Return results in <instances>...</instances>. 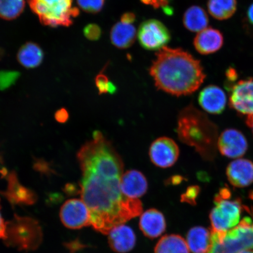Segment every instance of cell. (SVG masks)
I'll use <instances>...</instances> for the list:
<instances>
[{
	"mask_svg": "<svg viewBox=\"0 0 253 253\" xmlns=\"http://www.w3.org/2000/svg\"><path fill=\"white\" fill-rule=\"evenodd\" d=\"M150 72L158 89L176 96L195 92L206 78L199 60L182 49L167 46L156 53Z\"/></svg>",
	"mask_w": 253,
	"mask_h": 253,
	"instance_id": "cell-2",
	"label": "cell"
},
{
	"mask_svg": "<svg viewBox=\"0 0 253 253\" xmlns=\"http://www.w3.org/2000/svg\"><path fill=\"white\" fill-rule=\"evenodd\" d=\"M246 24L253 31V4L250 6L246 14Z\"/></svg>",
	"mask_w": 253,
	"mask_h": 253,
	"instance_id": "cell-36",
	"label": "cell"
},
{
	"mask_svg": "<svg viewBox=\"0 0 253 253\" xmlns=\"http://www.w3.org/2000/svg\"><path fill=\"white\" fill-rule=\"evenodd\" d=\"M211 232V245L207 253H240L253 248V221L249 217L227 232Z\"/></svg>",
	"mask_w": 253,
	"mask_h": 253,
	"instance_id": "cell-4",
	"label": "cell"
},
{
	"mask_svg": "<svg viewBox=\"0 0 253 253\" xmlns=\"http://www.w3.org/2000/svg\"><path fill=\"white\" fill-rule=\"evenodd\" d=\"M226 77L230 82H233L237 80L238 75L236 71L233 68H229L226 72Z\"/></svg>",
	"mask_w": 253,
	"mask_h": 253,
	"instance_id": "cell-37",
	"label": "cell"
},
{
	"mask_svg": "<svg viewBox=\"0 0 253 253\" xmlns=\"http://www.w3.org/2000/svg\"><path fill=\"white\" fill-rule=\"evenodd\" d=\"M218 150L223 156L230 158L243 157L248 149V143L242 132L233 128L221 132L217 142Z\"/></svg>",
	"mask_w": 253,
	"mask_h": 253,
	"instance_id": "cell-12",
	"label": "cell"
},
{
	"mask_svg": "<svg viewBox=\"0 0 253 253\" xmlns=\"http://www.w3.org/2000/svg\"><path fill=\"white\" fill-rule=\"evenodd\" d=\"M6 194L11 201L15 202L30 204L33 203L34 200L33 193L18 182L14 173H10L8 177V188Z\"/></svg>",
	"mask_w": 253,
	"mask_h": 253,
	"instance_id": "cell-25",
	"label": "cell"
},
{
	"mask_svg": "<svg viewBox=\"0 0 253 253\" xmlns=\"http://www.w3.org/2000/svg\"><path fill=\"white\" fill-rule=\"evenodd\" d=\"M199 192H200V188L199 186H190L185 193L182 195V201L187 202L191 205L195 204Z\"/></svg>",
	"mask_w": 253,
	"mask_h": 253,
	"instance_id": "cell-31",
	"label": "cell"
},
{
	"mask_svg": "<svg viewBox=\"0 0 253 253\" xmlns=\"http://www.w3.org/2000/svg\"><path fill=\"white\" fill-rule=\"evenodd\" d=\"M187 244L192 253H207L211 245V232L204 227H193L188 233Z\"/></svg>",
	"mask_w": 253,
	"mask_h": 253,
	"instance_id": "cell-21",
	"label": "cell"
},
{
	"mask_svg": "<svg viewBox=\"0 0 253 253\" xmlns=\"http://www.w3.org/2000/svg\"><path fill=\"white\" fill-rule=\"evenodd\" d=\"M218 193L214 198V207L211 211V230L227 232L240 222L241 205L239 201H231Z\"/></svg>",
	"mask_w": 253,
	"mask_h": 253,
	"instance_id": "cell-6",
	"label": "cell"
},
{
	"mask_svg": "<svg viewBox=\"0 0 253 253\" xmlns=\"http://www.w3.org/2000/svg\"><path fill=\"white\" fill-rule=\"evenodd\" d=\"M140 227L142 232L148 238H157L165 232V217L161 211L155 209H151L142 214Z\"/></svg>",
	"mask_w": 253,
	"mask_h": 253,
	"instance_id": "cell-18",
	"label": "cell"
},
{
	"mask_svg": "<svg viewBox=\"0 0 253 253\" xmlns=\"http://www.w3.org/2000/svg\"><path fill=\"white\" fill-rule=\"evenodd\" d=\"M179 149L171 138H158L151 144L149 156L151 162L161 169L172 167L178 160Z\"/></svg>",
	"mask_w": 253,
	"mask_h": 253,
	"instance_id": "cell-10",
	"label": "cell"
},
{
	"mask_svg": "<svg viewBox=\"0 0 253 253\" xmlns=\"http://www.w3.org/2000/svg\"><path fill=\"white\" fill-rule=\"evenodd\" d=\"M7 224L3 219L1 211H0V239H7Z\"/></svg>",
	"mask_w": 253,
	"mask_h": 253,
	"instance_id": "cell-35",
	"label": "cell"
},
{
	"mask_svg": "<svg viewBox=\"0 0 253 253\" xmlns=\"http://www.w3.org/2000/svg\"><path fill=\"white\" fill-rule=\"evenodd\" d=\"M177 132L183 143L195 148L204 159L213 158L217 135L216 126L204 113L191 104L179 113Z\"/></svg>",
	"mask_w": 253,
	"mask_h": 253,
	"instance_id": "cell-3",
	"label": "cell"
},
{
	"mask_svg": "<svg viewBox=\"0 0 253 253\" xmlns=\"http://www.w3.org/2000/svg\"><path fill=\"white\" fill-rule=\"evenodd\" d=\"M43 56L42 48L37 43L32 42L24 44L17 53L18 62L27 69L39 66L43 61Z\"/></svg>",
	"mask_w": 253,
	"mask_h": 253,
	"instance_id": "cell-20",
	"label": "cell"
},
{
	"mask_svg": "<svg viewBox=\"0 0 253 253\" xmlns=\"http://www.w3.org/2000/svg\"><path fill=\"white\" fill-rule=\"evenodd\" d=\"M222 34L219 30L209 27L199 32L194 41L196 50L202 55L216 52L223 46Z\"/></svg>",
	"mask_w": 253,
	"mask_h": 253,
	"instance_id": "cell-16",
	"label": "cell"
},
{
	"mask_svg": "<svg viewBox=\"0 0 253 253\" xmlns=\"http://www.w3.org/2000/svg\"><path fill=\"white\" fill-rule=\"evenodd\" d=\"M155 253H190L187 243L181 236L166 235L161 238L155 248Z\"/></svg>",
	"mask_w": 253,
	"mask_h": 253,
	"instance_id": "cell-23",
	"label": "cell"
},
{
	"mask_svg": "<svg viewBox=\"0 0 253 253\" xmlns=\"http://www.w3.org/2000/svg\"><path fill=\"white\" fill-rule=\"evenodd\" d=\"M82 10L90 14H97L103 9L105 0H77Z\"/></svg>",
	"mask_w": 253,
	"mask_h": 253,
	"instance_id": "cell-27",
	"label": "cell"
},
{
	"mask_svg": "<svg viewBox=\"0 0 253 253\" xmlns=\"http://www.w3.org/2000/svg\"><path fill=\"white\" fill-rule=\"evenodd\" d=\"M96 85L99 90V94L110 93L113 94L116 90V87L109 80L106 75L100 73L96 78Z\"/></svg>",
	"mask_w": 253,
	"mask_h": 253,
	"instance_id": "cell-29",
	"label": "cell"
},
{
	"mask_svg": "<svg viewBox=\"0 0 253 253\" xmlns=\"http://www.w3.org/2000/svg\"><path fill=\"white\" fill-rule=\"evenodd\" d=\"M136 237L133 230L129 226L119 225L109 233V243L114 252L126 253L134 248Z\"/></svg>",
	"mask_w": 253,
	"mask_h": 253,
	"instance_id": "cell-17",
	"label": "cell"
},
{
	"mask_svg": "<svg viewBox=\"0 0 253 253\" xmlns=\"http://www.w3.org/2000/svg\"><path fill=\"white\" fill-rule=\"evenodd\" d=\"M199 103L206 112L219 115L225 109L227 97L221 88L215 85H210L199 93Z\"/></svg>",
	"mask_w": 253,
	"mask_h": 253,
	"instance_id": "cell-14",
	"label": "cell"
},
{
	"mask_svg": "<svg viewBox=\"0 0 253 253\" xmlns=\"http://www.w3.org/2000/svg\"><path fill=\"white\" fill-rule=\"evenodd\" d=\"M137 36L135 28L132 24L116 23L110 31V40L113 45L120 49L130 47Z\"/></svg>",
	"mask_w": 253,
	"mask_h": 253,
	"instance_id": "cell-19",
	"label": "cell"
},
{
	"mask_svg": "<svg viewBox=\"0 0 253 253\" xmlns=\"http://www.w3.org/2000/svg\"><path fill=\"white\" fill-rule=\"evenodd\" d=\"M183 23L186 29L194 33H199L207 28L209 17L203 8L194 5L185 11Z\"/></svg>",
	"mask_w": 253,
	"mask_h": 253,
	"instance_id": "cell-22",
	"label": "cell"
},
{
	"mask_svg": "<svg viewBox=\"0 0 253 253\" xmlns=\"http://www.w3.org/2000/svg\"><path fill=\"white\" fill-rule=\"evenodd\" d=\"M84 37L88 40L97 41L102 35V30L96 24H89L84 27Z\"/></svg>",
	"mask_w": 253,
	"mask_h": 253,
	"instance_id": "cell-30",
	"label": "cell"
},
{
	"mask_svg": "<svg viewBox=\"0 0 253 253\" xmlns=\"http://www.w3.org/2000/svg\"><path fill=\"white\" fill-rule=\"evenodd\" d=\"M78 159L82 171V199L95 230L107 235L114 227L142 213L141 202L122 192L124 163L102 132H93L92 139L79 151Z\"/></svg>",
	"mask_w": 253,
	"mask_h": 253,
	"instance_id": "cell-1",
	"label": "cell"
},
{
	"mask_svg": "<svg viewBox=\"0 0 253 253\" xmlns=\"http://www.w3.org/2000/svg\"><path fill=\"white\" fill-rule=\"evenodd\" d=\"M139 42L142 47L149 50H159L170 40V34L166 25L155 19L145 21L137 32Z\"/></svg>",
	"mask_w": 253,
	"mask_h": 253,
	"instance_id": "cell-7",
	"label": "cell"
},
{
	"mask_svg": "<svg viewBox=\"0 0 253 253\" xmlns=\"http://www.w3.org/2000/svg\"><path fill=\"white\" fill-rule=\"evenodd\" d=\"M249 198L253 201V191L249 193Z\"/></svg>",
	"mask_w": 253,
	"mask_h": 253,
	"instance_id": "cell-39",
	"label": "cell"
},
{
	"mask_svg": "<svg viewBox=\"0 0 253 253\" xmlns=\"http://www.w3.org/2000/svg\"><path fill=\"white\" fill-rule=\"evenodd\" d=\"M141 1L145 4L152 5L155 8L162 7L164 9L169 7V0H141Z\"/></svg>",
	"mask_w": 253,
	"mask_h": 253,
	"instance_id": "cell-32",
	"label": "cell"
},
{
	"mask_svg": "<svg viewBox=\"0 0 253 253\" xmlns=\"http://www.w3.org/2000/svg\"><path fill=\"white\" fill-rule=\"evenodd\" d=\"M25 7V0H0V18L15 20L23 13Z\"/></svg>",
	"mask_w": 253,
	"mask_h": 253,
	"instance_id": "cell-26",
	"label": "cell"
},
{
	"mask_svg": "<svg viewBox=\"0 0 253 253\" xmlns=\"http://www.w3.org/2000/svg\"><path fill=\"white\" fill-rule=\"evenodd\" d=\"M41 24L50 27H69L79 14L73 0H28Z\"/></svg>",
	"mask_w": 253,
	"mask_h": 253,
	"instance_id": "cell-5",
	"label": "cell"
},
{
	"mask_svg": "<svg viewBox=\"0 0 253 253\" xmlns=\"http://www.w3.org/2000/svg\"><path fill=\"white\" fill-rule=\"evenodd\" d=\"M229 181L237 188H245L253 182V162L247 159L233 161L226 169Z\"/></svg>",
	"mask_w": 253,
	"mask_h": 253,
	"instance_id": "cell-13",
	"label": "cell"
},
{
	"mask_svg": "<svg viewBox=\"0 0 253 253\" xmlns=\"http://www.w3.org/2000/svg\"><path fill=\"white\" fill-rule=\"evenodd\" d=\"M60 217L68 229H79L91 225L89 210L82 199H72L66 201L62 206Z\"/></svg>",
	"mask_w": 253,
	"mask_h": 253,
	"instance_id": "cell-9",
	"label": "cell"
},
{
	"mask_svg": "<svg viewBox=\"0 0 253 253\" xmlns=\"http://www.w3.org/2000/svg\"><path fill=\"white\" fill-rule=\"evenodd\" d=\"M236 0H208L210 14L218 20H226L232 17L237 10Z\"/></svg>",
	"mask_w": 253,
	"mask_h": 253,
	"instance_id": "cell-24",
	"label": "cell"
},
{
	"mask_svg": "<svg viewBox=\"0 0 253 253\" xmlns=\"http://www.w3.org/2000/svg\"><path fill=\"white\" fill-rule=\"evenodd\" d=\"M55 118L57 121L59 123L66 122L69 118V115L67 111L65 109L59 110L55 114Z\"/></svg>",
	"mask_w": 253,
	"mask_h": 253,
	"instance_id": "cell-34",
	"label": "cell"
},
{
	"mask_svg": "<svg viewBox=\"0 0 253 253\" xmlns=\"http://www.w3.org/2000/svg\"><path fill=\"white\" fill-rule=\"evenodd\" d=\"M7 239H10L15 246L24 249L34 248L39 242L33 236L41 239V230L33 220L18 217L7 227ZM6 239V240H7Z\"/></svg>",
	"mask_w": 253,
	"mask_h": 253,
	"instance_id": "cell-8",
	"label": "cell"
},
{
	"mask_svg": "<svg viewBox=\"0 0 253 253\" xmlns=\"http://www.w3.org/2000/svg\"><path fill=\"white\" fill-rule=\"evenodd\" d=\"M20 76V73L17 71H0V90L7 89L13 85Z\"/></svg>",
	"mask_w": 253,
	"mask_h": 253,
	"instance_id": "cell-28",
	"label": "cell"
},
{
	"mask_svg": "<svg viewBox=\"0 0 253 253\" xmlns=\"http://www.w3.org/2000/svg\"><path fill=\"white\" fill-rule=\"evenodd\" d=\"M136 20V16L133 12H128L123 14L121 17L122 23L132 24Z\"/></svg>",
	"mask_w": 253,
	"mask_h": 253,
	"instance_id": "cell-33",
	"label": "cell"
},
{
	"mask_svg": "<svg viewBox=\"0 0 253 253\" xmlns=\"http://www.w3.org/2000/svg\"><path fill=\"white\" fill-rule=\"evenodd\" d=\"M229 86L230 106L243 115L253 114V79L239 81Z\"/></svg>",
	"mask_w": 253,
	"mask_h": 253,
	"instance_id": "cell-11",
	"label": "cell"
},
{
	"mask_svg": "<svg viewBox=\"0 0 253 253\" xmlns=\"http://www.w3.org/2000/svg\"><path fill=\"white\" fill-rule=\"evenodd\" d=\"M246 123L247 125L251 128L252 129L253 134V114L252 115H248V118H246Z\"/></svg>",
	"mask_w": 253,
	"mask_h": 253,
	"instance_id": "cell-38",
	"label": "cell"
},
{
	"mask_svg": "<svg viewBox=\"0 0 253 253\" xmlns=\"http://www.w3.org/2000/svg\"><path fill=\"white\" fill-rule=\"evenodd\" d=\"M240 253H253V251H251V250H248V251H245Z\"/></svg>",
	"mask_w": 253,
	"mask_h": 253,
	"instance_id": "cell-40",
	"label": "cell"
},
{
	"mask_svg": "<svg viewBox=\"0 0 253 253\" xmlns=\"http://www.w3.org/2000/svg\"><path fill=\"white\" fill-rule=\"evenodd\" d=\"M120 185L123 194L129 198H140L148 189L147 180L144 174L134 169L123 174Z\"/></svg>",
	"mask_w": 253,
	"mask_h": 253,
	"instance_id": "cell-15",
	"label": "cell"
}]
</instances>
